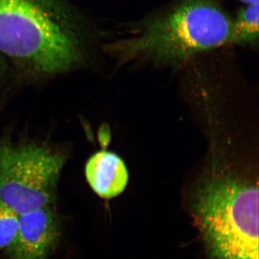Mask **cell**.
<instances>
[{
    "instance_id": "1",
    "label": "cell",
    "mask_w": 259,
    "mask_h": 259,
    "mask_svg": "<svg viewBox=\"0 0 259 259\" xmlns=\"http://www.w3.org/2000/svg\"><path fill=\"white\" fill-rule=\"evenodd\" d=\"M87 47L82 24L59 0H0V55L54 75L81 64Z\"/></svg>"
},
{
    "instance_id": "2",
    "label": "cell",
    "mask_w": 259,
    "mask_h": 259,
    "mask_svg": "<svg viewBox=\"0 0 259 259\" xmlns=\"http://www.w3.org/2000/svg\"><path fill=\"white\" fill-rule=\"evenodd\" d=\"M232 20L218 0H180L108 48L125 61L178 64L231 44Z\"/></svg>"
},
{
    "instance_id": "3",
    "label": "cell",
    "mask_w": 259,
    "mask_h": 259,
    "mask_svg": "<svg viewBox=\"0 0 259 259\" xmlns=\"http://www.w3.org/2000/svg\"><path fill=\"white\" fill-rule=\"evenodd\" d=\"M191 212L210 259H258V186L214 172L197 185Z\"/></svg>"
},
{
    "instance_id": "4",
    "label": "cell",
    "mask_w": 259,
    "mask_h": 259,
    "mask_svg": "<svg viewBox=\"0 0 259 259\" xmlns=\"http://www.w3.org/2000/svg\"><path fill=\"white\" fill-rule=\"evenodd\" d=\"M64 163L46 146L0 145V202L19 215L52 206Z\"/></svg>"
},
{
    "instance_id": "5",
    "label": "cell",
    "mask_w": 259,
    "mask_h": 259,
    "mask_svg": "<svg viewBox=\"0 0 259 259\" xmlns=\"http://www.w3.org/2000/svg\"><path fill=\"white\" fill-rule=\"evenodd\" d=\"M60 223L52 206L19 215L13 245L6 250L10 259H47L60 236Z\"/></svg>"
},
{
    "instance_id": "6",
    "label": "cell",
    "mask_w": 259,
    "mask_h": 259,
    "mask_svg": "<svg viewBox=\"0 0 259 259\" xmlns=\"http://www.w3.org/2000/svg\"><path fill=\"white\" fill-rule=\"evenodd\" d=\"M89 185L104 199H112L122 193L128 182V172L118 156L108 151H99L90 157L85 166Z\"/></svg>"
},
{
    "instance_id": "7",
    "label": "cell",
    "mask_w": 259,
    "mask_h": 259,
    "mask_svg": "<svg viewBox=\"0 0 259 259\" xmlns=\"http://www.w3.org/2000/svg\"><path fill=\"white\" fill-rule=\"evenodd\" d=\"M258 3L245 5L232 20L231 44L254 47L258 41Z\"/></svg>"
},
{
    "instance_id": "8",
    "label": "cell",
    "mask_w": 259,
    "mask_h": 259,
    "mask_svg": "<svg viewBox=\"0 0 259 259\" xmlns=\"http://www.w3.org/2000/svg\"><path fill=\"white\" fill-rule=\"evenodd\" d=\"M19 214L0 202V250H8L16 238Z\"/></svg>"
},
{
    "instance_id": "9",
    "label": "cell",
    "mask_w": 259,
    "mask_h": 259,
    "mask_svg": "<svg viewBox=\"0 0 259 259\" xmlns=\"http://www.w3.org/2000/svg\"><path fill=\"white\" fill-rule=\"evenodd\" d=\"M238 1L244 3L245 5L253 4V3H258V0H238Z\"/></svg>"
},
{
    "instance_id": "10",
    "label": "cell",
    "mask_w": 259,
    "mask_h": 259,
    "mask_svg": "<svg viewBox=\"0 0 259 259\" xmlns=\"http://www.w3.org/2000/svg\"><path fill=\"white\" fill-rule=\"evenodd\" d=\"M3 61H2L1 58H0V74H1L2 71H3Z\"/></svg>"
}]
</instances>
